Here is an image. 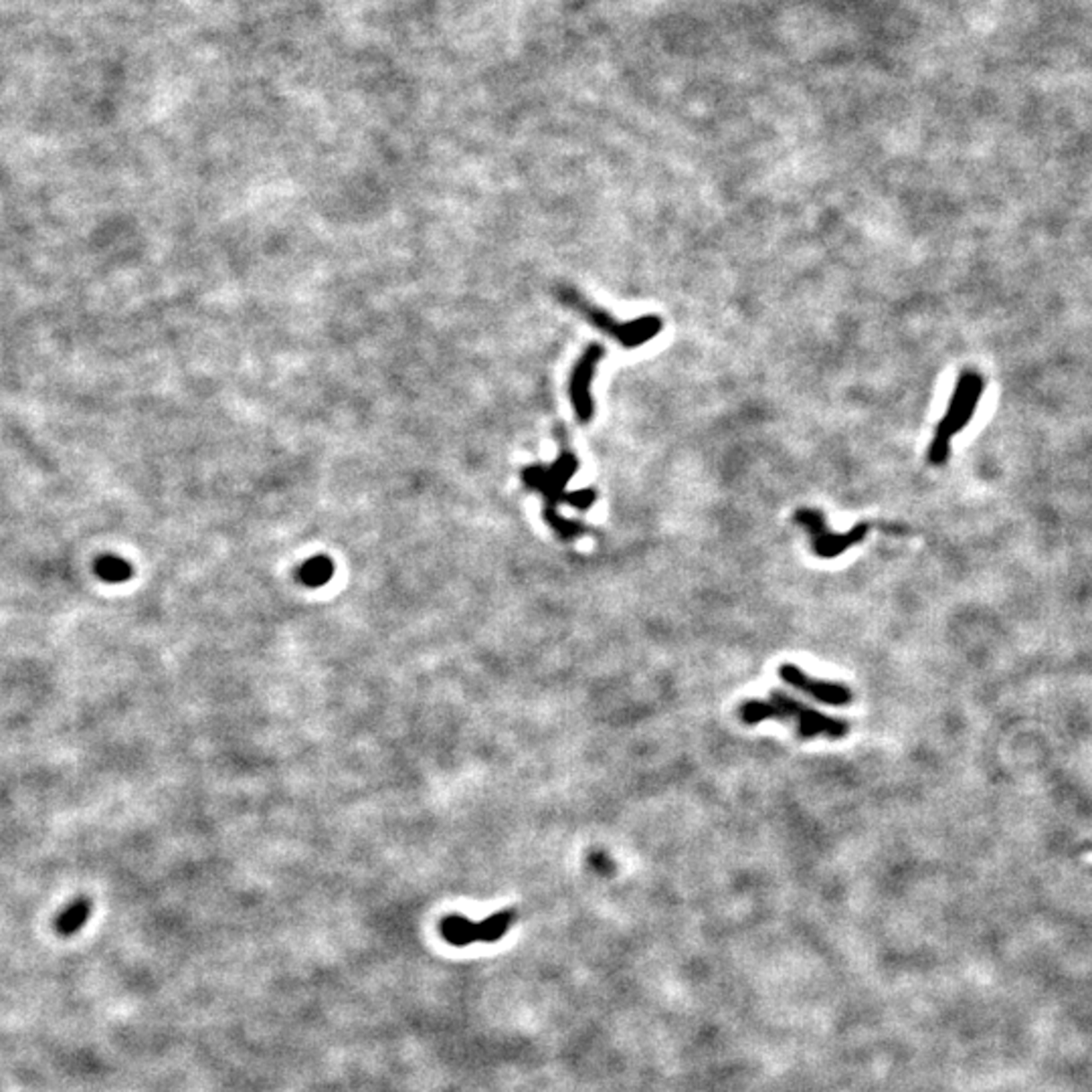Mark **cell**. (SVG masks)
Wrapping results in <instances>:
<instances>
[{
  "instance_id": "2",
  "label": "cell",
  "mask_w": 1092,
  "mask_h": 1092,
  "mask_svg": "<svg viewBox=\"0 0 1092 1092\" xmlns=\"http://www.w3.org/2000/svg\"><path fill=\"white\" fill-rule=\"evenodd\" d=\"M738 717L744 725H759L767 718H779L793 722L799 738H815L825 735L833 741L844 738L850 725L841 718H832L828 714L809 709L807 704L795 700L789 694L773 692L769 700H746L738 709Z\"/></svg>"
},
{
  "instance_id": "11",
  "label": "cell",
  "mask_w": 1092,
  "mask_h": 1092,
  "mask_svg": "<svg viewBox=\"0 0 1092 1092\" xmlns=\"http://www.w3.org/2000/svg\"><path fill=\"white\" fill-rule=\"evenodd\" d=\"M95 575L106 583H126L132 579V565L116 555H106L95 560Z\"/></svg>"
},
{
  "instance_id": "9",
  "label": "cell",
  "mask_w": 1092,
  "mask_h": 1092,
  "mask_svg": "<svg viewBox=\"0 0 1092 1092\" xmlns=\"http://www.w3.org/2000/svg\"><path fill=\"white\" fill-rule=\"evenodd\" d=\"M92 917V901L90 898H77V901L71 903L69 906L61 911V914L55 920V930L61 937H74L75 933L84 929V925Z\"/></svg>"
},
{
  "instance_id": "6",
  "label": "cell",
  "mask_w": 1092,
  "mask_h": 1092,
  "mask_svg": "<svg viewBox=\"0 0 1092 1092\" xmlns=\"http://www.w3.org/2000/svg\"><path fill=\"white\" fill-rule=\"evenodd\" d=\"M603 357H605V348L601 347V344H591V347H587V350H585L579 357V360H577L573 371H571V381H568V397H571L577 419H579L581 423H591L593 417H595V401H593L591 387H593V379H595L597 366L601 360H603Z\"/></svg>"
},
{
  "instance_id": "5",
  "label": "cell",
  "mask_w": 1092,
  "mask_h": 1092,
  "mask_svg": "<svg viewBox=\"0 0 1092 1092\" xmlns=\"http://www.w3.org/2000/svg\"><path fill=\"white\" fill-rule=\"evenodd\" d=\"M795 522L807 530L811 536V549H814L815 555H819L822 559L840 557L841 552H846L858 542H862L864 536L870 533L868 522H858V524L850 530V533H844V534L832 533L828 524H825L823 514L819 510H811V508H801L795 512Z\"/></svg>"
},
{
  "instance_id": "10",
  "label": "cell",
  "mask_w": 1092,
  "mask_h": 1092,
  "mask_svg": "<svg viewBox=\"0 0 1092 1092\" xmlns=\"http://www.w3.org/2000/svg\"><path fill=\"white\" fill-rule=\"evenodd\" d=\"M332 577H334V563H332V559H328L324 555L312 557L300 567V571H298V579L306 585V587H322V585L330 581Z\"/></svg>"
},
{
  "instance_id": "3",
  "label": "cell",
  "mask_w": 1092,
  "mask_h": 1092,
  "mask_svg": "<svg viewBox=\"0 0 1092 1092\" xmlns=\"http://www.w3.org/2000/svg\"><path fill=\"white\" fill-rule=\"evenodd\" d=\"M560 300H563L567 306H571L573 310L579 312V314L587 318L593 326L612 336V339H615L625 348L641 347V344L649 342L662 330V320L654 314L639 318V320H631V322H617L613 316H609L603 310L595 308L593 304L581 298V295L573 290H565L563 294H560Z\"/></svg>"
},
{
  "instance_id": "12",
  "label": "cell",
  "mask_w": 1092,
  "mask_h": 1092,
  "mask_svg": "<svg viewBox=\"0 0 1092 1092\" xmlns=\"http://www.w3.org/2000/svg\"><path fill=\"white\" fill-rule=\"evenodd\" d=\"M1080 850H1088V852H1092V844H1087V846H1082V848H1080Z\"/></svg>"
},
{
  "instance_id": "1",
  "label": "cell",
  "mask_w": 1092,
  "mask_h": 1092,
  "mask_svg": "<svg viewBox=\"0 0 1092 1092\" xmlns=\"http://www.w3.org/2000/svg\"><path fill=\"white\" fill-rule=\"evenodd\" d=\"M579 470V460L568 449L560 452V455L552 465H530L522 471V480L530 489H536L544 498V520L549 526L563 538V541H573L585 533L581 522H573L559 514V504H571L579 510H587L593 502L597 500L595 489H581V492H567L568 480L573 473Z\"/></svg>"
},
{
  "instance_id": "7",
  "label": "cell",
  "mask_w": 1092,
  "mask_h": 1092,
  "mask_svg": "<svg viewBox=\"0 0 1092 1092\" xmlns=\"http://www.w3.org/2000/svg\"><path fill=\"white\" fill-rule=\"evenodd\" d=\"M514 920V911H502L498 914H492V917L486 919L484 922H471L468 919L460 917V914H452V917H447L441 920V935L447 943H452L455 947H465L470 943H478V941H486L492 943L498 941L508 927L512 925Z\"/></svg>"
},
{
  "instance_id": "8",
  "label": "cell",
  "mask_w": 1092,
  "mask_h": 1092,
  "mask_svg": "<svg viewBox=\"0 0 1092 1092\" xmlns=\"http://www.w3.org/2000/svg\"><path fill=\"white\" fill-rule=\"evenodd\" d=\"M779 678H781L785 684L797 688V690H801V692L815 698V700L830 704V706H846L852 702V698H854L852 690H850L848 686L838 684V682L809 678L806 672L799 670L797 665H793V664H783L781 668H779Z\"/></svg>"
},
{
  "instance_id": "4",
  "label": "cell",
  "mask_w": 1092,
  "mask_h": 1092,
  "mask_svg": "<svg viewBox=\"0 0 1092 1092\" xmlns=\"http://www.w3.org/2000/svg\"><path fill=\"white\" fill-rule=\"evenodd\" d=\"M983 391L985 381L982 374L977 371H971V368L969 371H963L959 374L957 384H955L949 407H947L943 419L937 423L933 439L949 441L951 444V439L965 429L969 421L973 419L975 409L983 397Z\"/></svg>"
}]
</instances>
